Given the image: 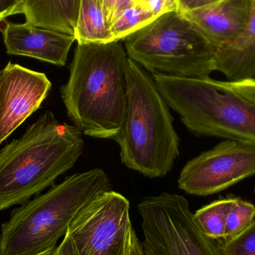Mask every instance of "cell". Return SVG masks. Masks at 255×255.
I'll return each instance as SVG.
<instances>
[{"mask_svg": "<svg viewBox=\"0 0 255 255\" xmlns=\"http://www.w3.org/2000/svg\"><path fill=\"white\" fill-rule=\"evenodd\" d=\"M74 36L78 43L115 41L106 21L103 0H81Z\"/></svg>", "mask_w": 255, "mask_h": 255, "instance_id": "obj_15", "label": "cell"}, {"mask_svg": "<svg viewBox=\"0 0 255 255\" xmlns=\"http://www.w3.org/2000/svg\"><path fill=\"white\" fill-rule=\"evenodd\" d=\"M52 255H78L73 239L68 233L64 236L62 242L57 247Z\"/></svg>", "mask_w": 255, "mask_h": 255, "instance_id": "obj_26", "label": "cell"}, {"mask_svg": "<svg viewBox=\"0 0 255 255\" xmlns=\"http://www.w3.org/2000/svg\"><path fill=\"white\" fill-rule=\"evenodd\" d=\"M133 4V0H103V10L109 26L124 10Z\"/></svg>", "mask_w": 255, "mask_h": 255, "instance_id": "obj_21", "label": "cell"}, {"mask_svg": "<svg viewBox=\"0 0 255 255\" xmlns=\"http://www.w3.org/2000/svg\"><path fill=\"white\" fill-rule=\"evenodd\" d=\"M126 255H145L142 246L139 243L133 227L130 228L128 235Z\"/></svg>", "mask_w": 255, "mask_h": 255, "instance_id": "obj_24", "label": "cell"}, {"mask_svg": "<svg viewBox=\"0 0 255 255\" xmlns=\"http://www.w3.org/2000/svg\"><path fill=\"white\" fill-rule=\"evenodd\" d=\"M208 81L217 89L231 91L255 103V79L232 82L208 78Z\"/></svg>", "mask_w": 255, "mask_h": 255, "instance_id": "obj_20", "label": "cell"}, {"mask_svg": "<svg viewBox=\"0 0 255 255\" xmlns=\"http://www.w3.org/2000/svg\"><path fill=\"white\" fill-rule=\"evenodd\" d=\"M128 57L152 75L207 79L217 49L180 10L156 18L124 39Z\"/></svg>", "mask_w": 255, "mask_h": 255, "instance_id": "obj_5", "label": "cell"}, {"mask_svg": "<svg viewBox=\"0 0 255 255\" xmlns=\"http://www.w3.org/2000/svg\"><path fill=\"white\" fill-rule=\"evenodd\" d=\"M255 218V205L236 197L228 215L224 237L221 241H227L241 233L253 223Z\"/></svg>", "mask_w": 255, "mask_h": 255, "instance_id": "obj_18", "label": "cell"}, {"mask_svg": "<svg viewBox=\"0 0 255 255\" xmlns=\"http://www.w3.org/2000/svg\"><path fill=\"white\" fill-rule=\"evenodd\" d=\"M235 199L231 196L218 199L193 214L195 223L207 237L216 241L223 239L226 220Z\"/></svg>", "mask_w": 255, "mask_h": 255, "instance_id": "obj_16", "label": "cell"}, {"mask_svg": "<svg viewBox=\"0 0 255 255\" xmlns=\"http://www.w3.org/2000/svg\"><path fill=\"white\" fill-rule=\"evenodd\" d=\"M128 58L120 41L78 43L61 94L82 133L113 139L119 134L127 111Z\"/></svg>", "mask_w": 255, "mask_h": 255, "instance_id": "obj_1", "label": "cell"}, {"mask_svg": "<svg viewBox=\"0 0 255 255\" xmlns=\"http://www.w3.org/2000/svg\"><path fill=\"white\" fill-rule=\"evenodd\" d=\"M133 2L134 3V4H141L142 1H141V0H133Z\"/></svg>", "mask_w": 255, "mask_h": 255, "instance_id": "obj_27", "label": "cell"}, {"mask_svg": "<svg viewBox=\"0 0 255 255\" xmlns=\"http://www.w3.org/2000/svg\"><path fill=\"white\" fill-rule=\"evenodd\" d=\"M1 70H0V81H1Z\"/></svg>", "mask_w": 255, "mask_h": 255, "instance_id": "obj_28", "label": "cell"}, {"mask_svg": "<svg viewBox=\"0 0 255 255\" xmlns=\"http://www.w3.org/2000/svg\"><path fill=\"white\" fill-rule=\"evenodd\" d=\"M145 1V0H141V1H142V3H143L144 1Z\"/></svg>", "mask_w": 255, "mask_h": 255, "instance_id": "obj_29", "label": "cell"}, {"mask_svg": "<svg viewBox=\"0 0 255 255\" xmlns=\"http://www.w3.org/2000/svg\"><path fill=\"white\" fill-rule=\"evenodd\" d=\"M109 190L110 179L100 168L53 184L12 211L1 227L0 255H52L76 217Z\"/></svg>", "mask_w": 255, "mask_h": 255, "instance_id": "obj_3", "label": "cell"}, {"mask_svg": "<svg viewBox=\"0 0 255 255\" xmlns=\"http://www.w3.org/2000/svg\"><path fill=\"white\" fill-rule=\"evenodd\" d=\"M8 55L29 57L64 66L76 37L73 34L40 28L33 24L7 22L0 28Z\"/></svg>", "mask_w": 255, "mask_h": 255, "instance_id": "obj_11", "label": "cell"}, {"mask_svg": "<svg viewBox=\"0 0 255 255\" xmlns=\"http://www.w3.org/2000/svg\"><path fill=\"white\" fill-rule=\"evenodd\" d=\"M254 193H255V189H254Z\"/></svg>", "mask_w": 255, "mask_h": 255, "instance_id": "obj_30", "label": "cell"}, {"mask_svg": "<svg viewBox=\"0 0 255 255\" xmlns=\"http://www.w3.org/2000/svg\"><path fill=\"white\" fill-rule=\"evenodd\" d=\"M217 243L223 255H255V219L236 236Z\"/></svg>", "mask_w": 255, "mask_h": 255, "instance_id": "obj_19", "label": "cell"}, {"mask_svg": "<svg viewBox=\"0 0 255 255\" xmlns=\"http://www.w3.org/2000/svg\"><path fill=\"white\" fill-rule=\"evenodd\" d=\"M255 175V145L225 139L183 167L178 187L190 195L216 194Z\"/></svg>", "mask_w": 255, "mask_h": 255, "instance_id": "obj_9", "label": "cell"}, {"mask_svg": "<svg viewBox=\"0 0 255 255\" xmlns=\"http://www.w3.org/2000/svg\"><path fill=\"white\" fill-rule=\"evenodd\" d=\"M215 68L228 82L255 79V0L253 16L247 27L216 51Z\"/></svg>", "mask_w": 255, "mask_h": 255, "instance_id": "obj_13", "label": "cell"}, {"mask_svg": "<svg viewBox=\"0 0 255 255\" xmlns=\"http://www.w3.org/2000/svg\"><path fill=\"white\" fill-rule=\"evenodd\" d=\"M220 0H178L179 10L182 13L191 11L217 2Z\"/></svg>", "mask_w": 255, "mask_h": 255, "instance_id": "obj_25", "label": "cell"}, {"mask_svg": "<svg viewBox=\"0 0 255 255\" xmlns=\"http://www.w3.org/2000/svg\"><path fill=\"white\" fill-rule=\"evenodd\" d=\"M156 16L143 4L128 7L109 26L115 41H121L128 36L152 22Z\"/></svg>", "mask_w": 255, "mask_h": 255, "instance_id": "obj_17", "label": "cell"}, {"mask_svg": "<svg viewBox=\"0 0 255 255\" xmlns=\"http://www.w3.org/2000/svg\"><path fill=\"white\" fill-rule=\"evenodd\" d=\"M142 4L156 16L179 10L178 0H145Z\"/></svg>", "mask_w": 255, "mask_h": 255, "instance_id": "obj_22", "label": "cell"}, {"mask_svg": "<svg viewBox=\"0 0 255 255\" xmlns=\"http://www.w3.org/2000/svg\"><path fill=\"white\" fill-rule=\"evenodd\" d=\"M24 0H0V22L7 16L23 13Z\"/></svg>", "mask_w": 255, "mask_h": 255, "instance_id": "obj_23", "label": "cell"}, {"mask_svg": "<svg viewBox=\"0 0 255 255\" xmlns=\"http://www.w3.org/2000/svg\"><path fill=\"white\" fill-rule=\"evenodd\" d=\"M51 88L45 73L7 63L0 81V145L40 109Z\"/></svg>", "mask_w": 255, "mask_h": 255, "instance_id": "obj_10", "label": "cell"}, {"mask_svg": "<svg viewBox=\"0 0 255 255\" xmlns=\"http://www.w3.org/2000/svg\"><path fill=\"white\" fill-rule=\"evenodd\" d=\"M130 203L113 190L88 205L70 225V235L78 255H126L132 227Z\"/></svg>", "mask_w": 255, "mask_h": 255, "instance_id": "obj_8", "label": "cell"}, {"mask_svg": "<svg viewBox=\"0 0 255 255\" xmlns=\"http://www.w3.org/2000/svg\"><path fill=\"white\" fill-rule=\"evenodd\" d=\"M138 211L145 255H223L195 223L184 196L163 192L144 199Z\"/></svg>", "mask_w": 255, "mask_h": 255, "instance_id": "obj_7", "label": "cell"}, {"mask_svg": "<svg viewBox=\"0 0 255 255\" xmlns=\"http://www.w3.org/2000/svg\"><path fill=\"white\" fill-rule=\"evenodd\" d=\"M127 106L124 125L114 139L121 160L144 176L161 178L179 155V137L169 106L152 75L128 58Z\"/></svg>", "mask_w": 255, "mask_h": 255, "instance_id": "obj_4", "label": "cell"}, {"mask_svg": "<svg viewBox=\"0 0 255 255\" xmlns=\"http://www.w3.org/2000/svg\"><path fill=\"white\" fill-rule=\"evenodd\" d=\"M82 133L50 111L0 151V211L22 205L53 185L83 152Z\"/></svg>", "mask_w": 255, "mask_h": 255, "instance_id": "obj_2", "label": "cell"}, {"mask_svg": "<svg viewBox=\"0 0 255 255\" xmlns=\"http://www.w3.org/2000/svg\"><path fill=\"white\" fill-rule=\"evenodd\" d=\"M255 0H220L184 13L218 49L232 41L247 27L254 10Z\"/></svg>", "mask_w": 255, "mask_h": 255, "instance_id": "obj_12", "label": "cell"}, {"mask_svg": "<svg viewBox=\"0 0 255 255\" xmlns=\"http://www.w3.org/2000/svg\"><path fill=\"white\" fill-rule=\"evenodd\" d=\"M81 0H24L25 22L74 35Z\"/></svg>", "mask_w": 255, "mask_h": 255, "instance_id": "obj_14", "label": "cell"}, {"mask_svg": "<svg viewBox=\"0 0 255 255\" xmlns=\"http://www.w3.org/2000/svg\"><path fill=\"white\" fill-rule=\"evenodd\" d=\"M169 107L193 134L241 141L255 145V103L217 89L207 79L154 75Z\"/></svg>", "mask_w": 255, "mask_h": 255, "instance_id": "obj_6", "label": "cell"}]
</instances>
